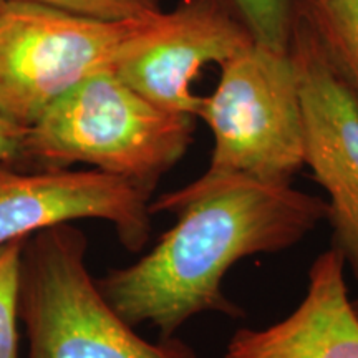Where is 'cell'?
<instances>
[{
  "mask_svg": "<svg viewBox=\"0 0 358 358\" xmlns=\"http://www.w3.org/2000/svg\"><path fill=\"white\" fill-rule=\"evenodd\" d=\"M6 2H7V0H0V8L3 7V3H6Z\"/></svg>",
  "mask_w": 358,
  "mask_h": 358,
  "instance_id": "cell-16",
  "label": "cell"
},
{
  "mask_svg": "<svg viewBox=\"0 0 358 358\" xmlns=\"http://www.w3.org/2000/svg\"><path fill=\"white\" fill-rule=\"evenodd\" d=\"M150 209L174 214L176 224L146 256L96 282L128 324L155 327L161 338L174 337L198 313L243 315L221 289L229 268L292 248L329 214L317 196L243 176L192 181Z\"/></svg>",
  "mask_w": 358,
  "mask_h": 358,
  "instance_id": "cell-1",
  "label": "cell"
},
{
  "mask_svg": "<svg viewBox=\"0 0 358 358\" xmlns=\"http://www.w3.org/2000/svg\"><path fill=\"white\" fill-rule=\"evenodd\" d=\"M194 122L146 100L113 69L101 70L57 98L27 128L24 168L82 163L151 194L189 150Z\"/></svg>",
  "mask_w": 358,
  "mask_h": 358,
  "instance_id": "cell-2",
  "label": "cell"
},
{
  "mask_svg": "<svg viewBox=\"0 0 358 358\" xmlns=\"http://www.w3.org/2000/svg\"><path fill=\"white\" fill-rule=\"evenodd\" d=\"M224 358H358V319L343 257L332 248L320 254L297 308L266 329L237 330Z\"/></svg>",
  "mask_w": 358,
  "mask_h": 358,
  "instance_id": "cell-9",
  "label": "cell"
},
{
  "mask_svg": "<svg viewBox=\"0 0 358 358\" xmlns=\"http://www.w3.org/2000/svg\"><path fill=\"white\" fill-rule=\"evenodd\" d=\"M87 250L71 222L27 237L20 319L29 358H196L181 340L148 342L134 332L90 274Z\"/></svg>",
  "mask_w": 358,
  "mask_h": 358,
  "instance_id": "cell-3",
  "label": "cell"
},
{
  "mask_svg": "<svg viewBox=\"0 0 358 358\" xmlns=\"http://www.w3.org/2000/svg\"><path fill=\"white\" fill-rule=\"evenodd\" d=\"M250 42L232 0H181L150 17L113 70L159 108L198 118L203 96L191 83L204 66L224 64Z\"/></svg>",
  "mask_w": 358,
  "mask_h": 358,
  "instance_id": "cell-6",
  "label": "cell"
},
{
  "mask_svg": "<svg viewBox=\"0 0 358 358\" xmlns=\"http://www.w3.org/2000/svg\"><path fill=\"white\" fill-rule=\"evenodd\" d=\"M150 196L127 179L100 169H24L0 163V245L48 227L100 219L120 243L140 252L150 241Z\"/></svg>",
  "mask_w": 358,
  "mask_h": 358,
  "instance_id": "cell-8",
  "label": "cell"
},
{
  "mask_svg": "<svg viewBox=\"0 0 358 358\" xmlns=\"http://www.w3.org/2000/svg\"><path fill=\"white\" fill-rule=\"evenodd\" d=\"M153 13L101 20L7 0L0 8V111L29 128L82 80L115 69Z\"/></svg>",
  "mask_w": 358,
  "mask_h": 358,
  "instance_id": "cell-5",
  "label": "cell"
},
{
  "mask_svg": "<svg viewBox=\"0 0 358 358\" xmlns=\"http://www.w3.org/2000/svg\"><path fill=\"white\" fill-rule=\"evenodd\" d=\"M295 13L358 105V0H295Z\"/></svg>",
  "mask_w": 358,
  "mask_h": 358,
  "instance_id": "cell-10",
  "label": "cell"
},
{
  "mask_svg": "<svg viewBox=\"0 0 358 358\" xmlns=\"http://www.w3.org/2000/svg\"><path fill=\"white\" fill-rule=\"evenodd\" d=\"M27 128L0 111V163L24 169V138Z\"/></svg>",
  "mask_w": 358,
  "mask_h": 358,
  "instance_id": "cell-14",
  "label": "cell"
},
{
  "mask_svg": "<svg viewBox=\"0 0 358 358\" xmlns=\"http://www.w3.org/2000/svg\"><path fill=\"white\" fill-rule=\"evenodd\" d=\"M256 42L289 52L295 24V0H232Z\"/></svg>",
  "mask_w": 358,
  "mask_h": 358,
  "instance_id": "cell-12",
  "label": "cell"
},
{
  "mask_svg": "<svg viewBox=\"0 0 358 358\" xmlns=\"http://www.w3.org/2000/svg\"><path fill=\"white\" fill-rule=\"evenodd\" d=\"M352 308H353V312H355V315L358 319V299H353V301H352Z\"/></svg>",
  "mask_w": 358,
  "mask_h": 358,
  "instance_id": "cell-15",
  "label": "cell"
},
{
  "mask_svg": "<svg viewBox=\"0 0 358 358\" xmlns=\"http://www.w3.org/2000/svg\"><path fill=\"white\" fill-rule=\"evenodd\" d=\"M217 87L198 118L214 138L209 168L194 181L250 178L290 186L303 164L301 88L289 52L254 40L219 65Z\"/></svg>",
  "mask_w": 358,
  "mask_h": 358,
  "instance_id": "cell-4",
  "label": "cell"
},
{
  "mask_svg": "<svg viewBox=\"0 0 358 358\" xmlns=\"http://www.w3.org/2000/svg\"><path fill=\"white\" fill-rule=\"evenodd\" d=\"M101 20H128L161 10V0H19Z\"/></svg>",
  "mask_w": 358,
  "mask_h": 358,
  "instance_id": "cell-13",
  "label": "cell"
},
{
  "mask_svg": "<svg viewBox=\"0 0 358 358\" xmlns=\"http://www.w3.org/2000/svg\"><path fill=\"white\" fill-rule=\"evenodd\" d=\"M27 237L0 245V358H19L22 262Z\"/></svg>",
  "mask_w": 358,
  "mask_h": 358,
  "instance_id": "cell-11",
  "label": "cell"
},
{
  "mask_svg": "<svg viewBox=\"0 0 358 358\" xmlns=\"http://www.w3.org/2000/svg\"><path fill=\"white\" fill-rule=\"evenodd\" d=\"M289 53L301 88L303 164L329 194L332 249L358 282V105L301 17Z\"/></svg>",
  "mask_w": 358,
  "mask_h": 358,
  "instance_id": "cell-7",
  "label": "cell"
}]
</instances>
